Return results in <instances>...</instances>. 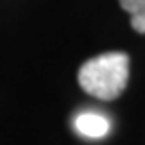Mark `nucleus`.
<instances>
[{"label": "nucleus", "instance_id": "f257e3e1", "mask_svg": "<svg viewBox=\"0 0 145 145\" xmlns=\"http://www.w3.org/2000/svg\"><path fill=\"white\" fill-rule=\"evenodd\" d=\"M129 77V58L124 53H105L79 68V84L88 95L114 100L124 91Z\"/></svg>", "mask_w": 145, "mask_h": 145}, {"label": "nucleus", "instance_id": "f03ea898", "mask_svg": "<svg viewBox=\"0 0 145 145\" xmlns=\"http://www.w3.org/2000/svg\"><path fill=\"white\" fill-rule=\"evenodd\" d=\"M75 129L88 138H103L110 131V121L96 112H82L74 121Z\"/></svg>", "mask_w": 145, "mask_h": 145}, {"label": "nucleus", "instance_id": "7ed1b4c3", "mask_svg": "<svg viewBox=\"0 0 145 145\" xmlns=\"http://www.w3.org/2000/svg\"><path fill=\"white\" fill-rule=\"evenodd\" d=\"M119 4L126 12H129L133 30L145 33V0H119Z\"/></svg>", "mask_w": 145, "mask_h": 145}]
</instances>
